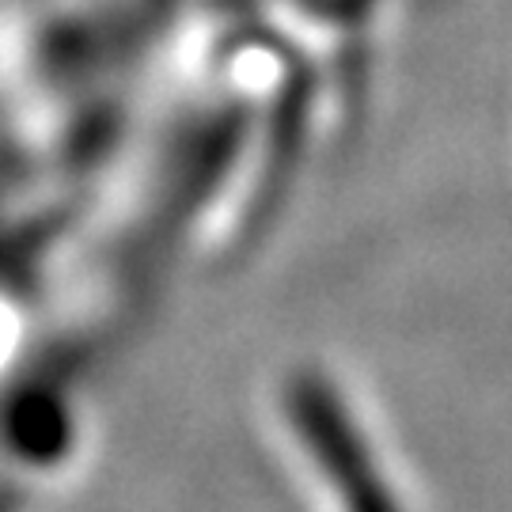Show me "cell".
I'll use <instances>...</instances> for the list:
<instances>
[{"mask_svg":"<svg viewBox=\"0 0 512 512\" xmlns=\"http://www.w3.org/2000/svg\"><path fill=\"white\" fill-rule=\"evenodd\" d=\"M285 414L315 471L330 486L338 512H403V501L380 467L372 440L330 376H293L285 387Z\"/></svg>","mask_w":512,"mask_h":512,"instance_id":"cell-1","label":"cell"}]
</instances>
